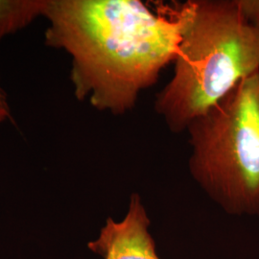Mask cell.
Returning <instances> with one entry per match:
<instances>
[{
  "instance_id": "cell-1",
  "label": "cell",
  "mask_w": 259,
  "mask_h": 259,
  "mask_svg": "<svg viewBox=\"0 0 259 259\" xmlns=\"http://www.w3.org/2000/svg\"><path fill=\"white\" fill-rule=\"evenodd\" d=\"M185 3L141 0H47V47L71 57L75 97L123 115L175 62Z\"/></svg>"
},
{
  "instance_id": "cell-2",
  "label": "cell",
  "mask_w": 259,
  "mask_h": 259,
  "mask_svg": "<svg viewBox=\"0 0 259 259\" xmlns=\"http://www.w3.org/2000/svg\"><path fill=\"white\" fill-rule=\"evenodd\" d=\"M171 80L154 110L173 134L186 132L242 79L259 70V28L234 0H188Z\"/></svg>"
},
{
  "instance_id": "cell-3",
  "label": "cell",
  "mask_w": 259,
  "mask_h": 259,
  "mask_svg": "<svg viewBox=\"0 0 259 259\" xmlns=\"http://www.w3.org/2000/svg\"><path fill=\"white\" fill-rule=\"evenodd\" d=\"M190 176L233 216L259 217V70L186 130Z\"/></svg>"
},
{
  "instance_id": "cell-4",
  "label": "cell",
  "mask_w": 259,
  "mask_h": 259,
  "mask_svg": "<svg viewBox=\"0 0 259 259\" xmlns=\"http://www.w3.org/2000/svg\"><path fill=\"white\" fill-rule=\"evenodd\" d=\"M151 220L142 198L130 196L125 216L116 221L109 217L88 248L103 259H161L150 232Z\"/></svg>"
},
{
  "instance_id": "cell-5",
  "label": "cell",
  "mask_w": 259,
  "mask_h": 259,
  "mask_svg": "<svg viewBox=\"0 0 259 259\" xmlns=\"http://www.w3.org/2000/svg\"><path fill=\"white\" fill-rule=\"evenodd\" d=\"M47 0H0V40L42 17Z\"/></svg>"
},
{
  "instance_id": "cell-6",
  "label": "cell",
  "mask_w": 259,
  "mask_h": 259,
  "mask_svg": "<svg viewBox=\"0 0 259 259\" xmlns=\"http://www.w3.org/2000/svg\"><path fill=\"white\" fill-rule=\"evenodd\" d=\"M241 15L251 25L259 28V0H234Z\"/></svg>"
},
{
  "instance_id": "cell-7",
  "label": "cell",
  "mask_w": 259,
  "mask_h": 259,
  "mask_svg": "<svg viewBox=\"0 0 259 259\" xmlns=\"http://www.w3.org/2000/svg\"><path fill=\"white\" fill-rule=\"evenodd\" d=\"M10 116V109L6 96H0V123L6 120Z\"/></svg>"
},
{
  "instance_id": "cell-8",
  "label": "cell",
  "mask_w": 259,
  "mask_h": 259,
  "mask_svg": "<svg viewBox=\"0 0 259 259\" xmlns=\"http://www.w3.org/2000/svg\"><path fill=\"white\" fill-rule=\"evenodd\" d=\"M0 96H6L1 89H0Z\"/></svg>"
}]
</instances>
